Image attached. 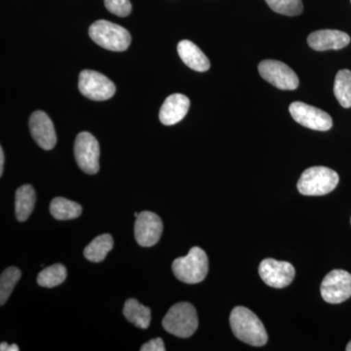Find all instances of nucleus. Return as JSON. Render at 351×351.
Listing matches in <instances>:
<instances>
[{
    "mask_svg": "<svg viewBox=\"0 0 351 351\" xmlns=\"http://www.w3.org/2000/svg\"><path fill=\"white\" fill-rule=\"evenodd\" d=\"M350 1H351V0H350Z\"/></svg>",
    "mask_w": 351,
    "mask_h": 351,
    "instance_id": "obj_31",
    "label": "nucleus"
},
{
    "mask_svg": "<svg viewBox=\"0 0 351 351\" xmlns=\"http://www.w3.org/2000/svg\"><path fill=\"white\" fill-rule=\"evenodd\" d=\"M267 5L278 14L286 16H299L304 11L302 0H265Z\"/></svg>",
    "mask_w": 351,
    "mask_h": 351,
    "instance_id": "obj_24",
    "label": "nucleus"
},
{
    "mask_svg": "<svg viewBox=\"0 0 351 351\" xmlns=\"http://www.w3.org/2000/svg\"><path fill=\"white\" fill-rule=\"evenodd\" d=\"M165 350L162 339L160 338L151 339L141 348V351H164Z\"/></svg>",
    "mask_w": 351,
    "mask_h": 351,
    "instance_id": "obj_26",
    "label": "nucleus"
},
{
    "mask_svg": "<svg viewBox=\"0 0 351 351\" xmlns=\"http://www.w3.org/2000/svg\"><path fill=\"white\" fill-rule=\"evenodd\" d=\"M339 181L336 171L324 166H315L302 173L297 186L302 195L321 196L334 191Z\"/></svg>",
    "mask_w": 351,
    "mask_h": 351,
    "instance_id": "obj_2",
    "label": "nucleus"
},
{
    "mask_svg": "<svg viewBox=\"0 0 351 351\" xmlns=\"http://www.w3.org/2000/svg\"><path fill=\"white\" fill-rule=\"evenodd\" d=\"M21 270L15 267H8L2 272L0 277V304L4 306L8 301L9 297L12 294L14 288L20 280Z\"/></svg>",
    "mask_w": 351,
    "mask_h": 351,
    "instance_id": "obj_23",
    "label": "nucleus"
},
{
    "mask_svg": "<svg viewBox=\"0 0 351 351\" xmlns=\"http://www.w3.org/2000/svg\"><path fill=\"white\" fill-rule=\"evenodd\" d=\"M134 216L136 217V218H138V213H137V212H136L135 214H134Z\"/></svg>",
    "mask_w": 351,
    "mask_h": 351,
    "instance_id": "obj_30",
    "label": "nucleus"
},
{
    "mask_svg": "<svg viewBox=\"0 0 351 351\" xmlns=\"http://www.w3.org/2000/svg\"><path fill=\"white\" fill-rule=\"evenodd\" d=\"M36 195L31 184H24L16 191L15 215L19 221H27L36 205Z\"/></svg>",
    "mask_w": 351,
    "mask_h": 351,
    "instance_id": "obj_17",
    "label": "nucleus"
},
{
    "mask_svg": "<svg viewBox=\"0 0 351 351\" xmlns=\"http://www.w3.org/2000/svg\"><path fill=\"white\" fill-rule=\"evenodd\" d=\"M66 269L61 263L46 267L38 276V284L41 287L53 288L59 286L66 278Z\"/></svg>",
    "mask_w": 351,
    "mask_h": 351,
    "instance_id": "obj_22",
    "label": "nucleus"
},
{
    "mask_svg": "<svg viewBox=\"0 0 351 351\" xmlns=\"http://www.w3.org/2000/svg\"><path fill=\"white\" fill-rule=\"evenodd\" d=\"M334 93L341 107L351 108V71L348 69H341L337 73Z\"/></svg>",
    "mask_w": 351,
    "mask_h": 351,
    "instance_id": "obj_21",
    "label": "nucleus"
},
{
    "mask_svg": "<svg viewBox=\"0 0 351 351\" xmlns=\"http://www.w3.org/2000/svg\"><path fill=\"white\" fill-rule=\"evenodd\" d=\"M20 348H18L17 345H11L7 346L6 351H19Z\"/></svg>",
    "mask_w": 351,
    "mask_h": 351,
    "instance_id": "obj_28",
    "label": "nucleus"
},
{
    "mask_svg": "<svg viewBox=\"0 0 351 351\" xmlns=\"http://www.w3.org/2000/svg\"><path fill=\"white\" fill-rule=\"evenodd\" d=\"M4 167V152L2 147H0V176L3 174Z\"/></svg>",
    "mask_w": 351,
    "mask_h": 351,
    "instance_id": "obj_27",
    "label": "nucleus"
},
{
    "mask_svg": "<svg viewBox=\"0 0 351 351\" xmlns=\"http://www.w3.org/2000/svg\"><path fill=\"white\" fill-rule=\"evenodd\" d=\"M113 248V239L110 234L97 237L84 249V257L92 263H101L107 257L108 252Z\"/></svg>",
    "mask_w": 351,
    "mask_h": 351,
    "instance_id": "obj_20",
    "label": "nucleus"
},
{
    "mask_svg": "<svg viewBox=\"0 0 351 351\" xmlns=\"http://www.w3.org/2000/svg\"><path fill=\"white\" fill-rule=\"evenodd\" d=\"M178 53L189 68L198 73H204L210 69V61L199 47L189 40H182L178 44Z\"/></svg>",
    "mask_w": 351,
    "mask_h": 351,
    "instance_id": "obj_16",
    "label": "nucleus"
},
{
    "mask_svg": "<svg viewBox=\"0 0 351 351\" xmlns=\"http://www.w3.org/2000/svg\"><path fill=\"white\" fill-rule=\"evenodd\" d=\"M172 269L174 276L182 282H202L209 271V262L206 253L199 247H193L186 257L176 258L172 265Z\"/></svg>",
    "mask_w": 351,
    "mask_h": 351,
    "instance_id": "obj_3",
    "label": "nucleus"
},
{
    "mask_svg": "<svg viewBox=\"0 0 351 351\" xmlns=\"http://www.w3.org/2000/svg\"><path fill=\"white\" fill-rule=\"evenodd\" d=\"M258 73L265 82L280 90H295L299 86V77L287 64L276 60H265L258 66Z\"/></svg>",
    "mask_w": 351,
    "mask_h": 351,
    "instance_id": "obj_8",
    "label": "nucleus"
},
{
    "mask_svg": "<svg viewBox=\"0 0 351 351\" xmlns=\"http://www.w3.org/2000/svg\"><path fill=\"white\" fill-rule=\"evenodd\" d=\"M75 157L78 167L86 174H97L100 170V145L92 134L82 132L75 143Z\"/></svg>",
    "mask_w": 351,
    "mask_h": 351,
    "instance_id": "obj_7",
    "label": "nucleus"
},
{
    "mask_svg": "<svg viewBox=\"0 0 351 351\" xmlns=\"http://www.w3.org/2000/svg\"><path fill=\"white\" fill-rule=\"evenodd\" d=\"M191 101L182 94L170 95L159 112V119L166 126L174 125L184 119L188 113Z\"/></svg>",
    "mask_w": 351,
    "mask_h": 351,
    "instance_id": "obj_15",
    "label": "nucleus"
},
{
    "mask_svg": "<svg viewBox=\"0 0 351 351\" xmlns=\"http://www.w3.org/2000/svg\"><path fill=\"white\" fill-rule=\"evenodd\" d=\"M258 274L263 282L270 287H287L294 280L295 267L288 262H280L274 258H265L260 263Z\"/></svg>",
    "mask_w": 351,
    "mask_h": 351,
    "instance_id": "obj_11",
    "label": "nucleus"
},
{
    "mask_svg": "<svg viewBox=\"0 0 351 351\" xmlns=\"http://www.w3.org/2000/svg\"><path fill=\"white\" fill-rule=\"evenodd\" d=\"M135 239L142 247H152L160 239L163 232V223L156 214L143 211L136 218Z\"/></svg>",
    "mask_w": 351,
    "mask_h": 351,
    "instance_id": "obj_12",
    "label": "nucleus"
},
{
    "mask_svg": "<svg viewBox=\"0 0 351 351\" xmlns=\"http://www.w3.org/2000/svg\"><path fill=\"white\" fill-rule=\"evenodd\" d=\"M346 350L348 351H351V341H350V343H348V345L346 346Z\"/></svg>",
    "mask_w": 351,
    "mask_h": 351,
    "instance_id": "obj_29",
    "label": "nucleus"
},
{
    "mask_svg": "<svg viewBox=\"0 0 351 351\" xmlns=\"http://www.w3.org/2000/svg\"><path fill=\"white\" fill-rule=\"evenodd\" d=\"M29 131L36 143L45 151L54 149L57 143L56 131L50 117L43 110H36L29 119Z\"/></svg>",
    "mask_w": 351,
    "mask_h": 351,
    "instance_id": "obj_13",
    "label": "nucleus"
},
{
    "mask_svg": "<svg viewBox=\"0 0 351 351\" xmlns=\"http://www.w3.org/2000/svg\"><path fill=\"white\" fill-rule=\"evenodd\" d=\"M50 213L58 221L78 218L82 213V207L75 201L56 197L51 201Z\"/></svg>",
    "mask_w": 351,
    "mask_h": 351,
    "instance_id": "obj_19",
    "label": "nucleus"
},
{
    "mask_svg": "<svg viewBox=\"0 0 351 351\" xmlns=\"http://www.w3.org/2000/svg\"><path fill=\"white\" fill-rule=\"evenodd\" d=\"M230 323L234 336L243 343L253 346H263L267 343L269 337L262 321L247 307H234Z\"/></svg>",
    "mask_w": 351,
    "mask_h": 351,
    "instance_id": "obj_1",
    "label": "nucleus"
},
{
    "mask_svg": "<svg viewBox=\"0 0 351 351\" xmlns=\"http://www.w3.org/2000/svg\"><path fill=\"white\" fill-rule=\"evenodd\" d=\"M78 89L83 96L93 101L108 100L117 91L110 78L91 69H85L80 73Z\"/></svg>",
    "mask_w": 351,
    "mask_h": 351,
    "instance_id": "obj_6",
    "label": "nucleus"
},
{
    "mask_svg": "<svg viewBox=\"0 0 351 351\" xmlns=\"http://www.w3.org/2000/svg\"><path fill=\"white\" fill-rule=\"evenodd\" d=\"M105 6L110 13L119 17H127L132 11L130 0H105Z\"/></svg>",
    "mask_w": 351,
    "mask_h": 351,
    "instance_id": "obj_25",
    "label": "nucleus"
},
{
    "mask_svg": "<svg viewBox=\"0 0 351 351\" xmlns=\"http://www.w3.org/2000/svg\"><path fill=\"white\" fill-rule=\"evenodd\" d=\"M164 329L178 338H189L198 328V316L189 302H179L171 307L163 318Z\"/></svg>",
    "mask_w": 351,
    "mask_h": 351,
    "instance_id": "obj_5",
    "label": "nucleus"
},
{
    "mask_svg": "<svg viewBox=\"0 0 351 351\" xmlns=\"http://www.w3.org/2000/svg\"><path fill=\"white\" fill-rule=\"evenodd\" d=\"M289 112L295 122L306 128L316 131H328L332 128V119L327 112L302 101L291 104Z\"/></svg>",
    "mask_w": 351,
    "mask_h": 351,
    "instance_id": "obj_10",
    "label": "nucleus"
},
{
    "mask_svg": "<svg viewBox=\"0 0 351 351\" xmlns=\"http://www.w3.org/2000/svg\"><path fill=\"white\" fill-rule=\"evenodd\" d=\"M321 295L329 304H341L351 297V274L343 269H335L321 283Z\"/></svg>",
    "mask_w": 351,
    "mask_h": 351,
    "instance_id": "obj_9",
    "label": "nucleus"
},
{
    "mask_svg": "<svg viewBox=\"0 0 351 351\" xmlns=\"http://www.w3.org/2000/svg\"><path fill=\"white\" fill-rule=\"evenodd\" d=\"M350 43V36L336 29H322L314 32L307 38L309 47L316 51L339 50Z\"/></svg>",
    "mask_w": 351,
    "mask_h": 351,
    "instance_id": "obj_14",
    "label": "nucleus"
},
{
    "mask_svg": "<svg viewBox=\"0 0 351 351\" xmlns=\"http://www.w3.org/2000/svg\"><path fill=\"white\" fill-rule=\"evenodd\" d=\"M89 36L104 49L122 52L128 49L131 36L121 25L106 20H99L89 27Z\"/></svg>",
    "mask_w": 351,
    "mask_h": 351,
    "instance_id": "obj_4",
    "label": "nucleus"
},
{
    "mask_svg": "<svg viewBox=\"0 0 351 351\" xmlns=\"http://www.w3.org/2000/svg\"><path fill=\"white\" fill-rule=\"evenodd\" d=\"M123 314L129 322L141 329H147L151 324V308L143 306L137 300H127L124 304Z\"/></svg>",
    "mask_w": 351,
    "mask_h": 351,
    "instance_id": "obj_18",
    "label": "nucleus"
}]
</instances>
